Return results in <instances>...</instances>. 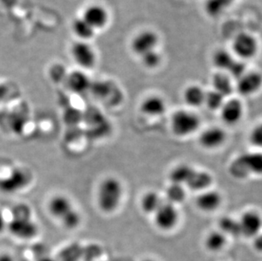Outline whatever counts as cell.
Segmentation results:
<instances>
[{
    "label": "cell",
    "mask_w": 262,
    "mask_h": 261,
    "mask_svg": "<svg viewBox=\"0 0 262 261\" xmlns=\"http://www.w3.org/2000/svg\"><path fill=\"white\" fill-rule=\"evenodd\" d=\"M68 85L72 91L77 94H83L88 91L90 86L91 82L89 77L85 74L84 72L77 71L72 72L68 77Z\"/></svg>",
    "instance_id": "cell-21"
},
{
    "label": "cell",
    "mask_w": 262,
    "mask_h": 261,
    "mask_svg": "<svg viewBox=\"0 0 262 261\" xmlns=\"http://www.w3.org/2000/svg\"><path fill=\"white\" fill-rule=\"evenodd\" d=\"M205 91L198 85H190L183 92V99L186 104L193 108L203 105L205 101Z\"/></svg>",
    "instance_id": "cell-19"
},
{
    "label": "cell",
    "mask_w": 262,
    "mask_h": 261,
    "mask_svg": "<svg viewBox=\"0 0 262 261\" xmlns=\"http://www.w3.org/2000/svg\"><path fill=\"white\" fill-rule=\"evenodd\" d=\"M218 226L221 232L227 236H237L241 235L238 219H235L232 216H223L218 222Z\"/></svg>",
    "instance_id": "cell-26"
},
{
    "label": "cell",
    "mask_w": 262,
    "mask_h": 261,
    "mask_svg": "<svg viewBox=\"0 0 262 261\" xmlns=\"http://www.w3.org/2000/svg\"><path fill=\"white\" fill-rule=\"evenodd\" d=\"M212 60L213 64L215 67H217L218 69L228 72V70L229 69V67L233 64L235 59L228 51L217 50L213 55Z\"/></svg>",
    "instance_id": "cell-29"
},
{
    "label": "cell",
    "mask_w": 262,
    "mask_h": 261,
    "mask_svg": "<svg viewBox=\"0 0 262 261\" xmlns=\"http://www.w3.org/2000/svg\"><path fill=\"white\" fill-rule=\"evenodd\" d=\"M212 183L213 177L210 172L194 169L188 182L186 183L185 187L193 191L201 192L210 189Z\"/></svg>",
    "instance_id": "cell-17"
},
{
    "label": "cell",
    "mask_w": 262,
    "mask_h": 261,
    "mask_svg": "<svg viewBox=\"0 0 262 261\" xmlns=\"http://www.w3.org/2000/svg\"><path fill=\"white\" fill-rule=\"evenodd\" d=\"M5 94H6V89H5V86L0 85V100L5 96Z\"/></svg>",
    "instance_id": "cell-36"
},
{
    "label": "cell",
    "mask_w": 262,
    "mask_h": 261,
    "mask_svg": "<svg viewBox=\"0 0 262 261\" xmlns=\"http://www.w3.org/2000/svg\"><path fill=\"white\" fill-rule=\"evenodd\" d=\"M48 210L68 230L76 229L82 222L81 214L74 207L72 200L63 194L55 195L50 199L48 203Z\"/></svg>",
    "instance_id": "cell-3"
},
{
    "label": "cell",
    "mask_w": 262,
    "mask_h": 261,
    "mask_svg": "<svg viewBox=\"0 0 262 261\" xmlns=\"http://www.w3.org/2000/svg\"><path fill=\"white\" fill-rule=\"evenodd\" d=\"M72 29L75 34L80 37L82 41L90 39L94 37L95 29H94L83 18H77L72 24Z\"/></svg>",
    "instance_id": "cell-27"
},
{
    "label": "cell",
    "mask_w": 262,
    "mask_h": 261,
    "mask_svg": "<svg viewBox=\"0 0 262 261\" xmlns=\"http://www.w3.org/2000/svg\"><path fill=\"white\" fill-rule=\"evenodd\" d=\"M229 173L237 179H245L251 175L262 176V152L243 154L229 166Z\"/></svg>",
    "instance_id": "cell-4"
},
{
    "label": "cell",
    "mask_w": 262,
    "mask_h": 261,
    "mask_svg": "<svg viewBox=\"0 0 262 261\" xmlns=\"http://www.w3.org/2000/svg\"><path fill=\"white\" fill-rule=\"evenodd\" d=\"M213 89L223 97L230 96L233 94V86L232 78L224 73H216L212 78Z\"/></svg>",
    "instance_id": "cell-23"
},
{
    "label": "cell",
    "mask_w": 262,
    "mask_h": 261,
    "mask_svg": "<svg viewBox=\"0 0 262 261\" xmlns=\"http://www.w3.org/2000/svg\"><path fill=\"white\" fill-rule=\"evenodd\" d=\"M142 62L144 67L148 69H154L159 67L161 62V57L156 50H153L141 56Z\"/></svg>",
    "instance_id": "cell-30"
},
{
    "label": "cell",
    "mask_w": 262,
    "mask_h": 261,
    "mask_svg": "<svg viewBox=\"0 0 262 261\" xmlns=\"http://www.w3.org/2000/svg\"><path fill=\"white\" fill-rule=\"evenodd\" d=\"M227 244V236L220 230L209 232L205 239V246L210 252H219Z\"/></svg>",
    "instance_id": "cell-24"
},
{
    "label": "cell",
    "mask_w": 262,
    "mask_h": 261,
    "mask_svg": "<svg viewBox=\"0 0 262 261\" xmlns=\"http://www.w3.org/2000/svg\"><path fill=\"white\" fill-rule=\"evenodd\" d=\"M253 246L255 250L258 252H262V232L253 237Z\"/></svg>",
    "instance_id": "cell-33"
},
{
    "label": "cell",
    "mask_w": 262,
    "mask_h": 261,
    "mask_svg": "<svg viewBox=\"0 0 262 261\" xmlns=\"http://www.w3.org/2000/svg\"><path fill=\"white\" fill-rule=\"evenodd\" d=\"M222 121L229 126H234L242 120L245 108L239 99H231L225 101L221 108Z\"/></svg>",
    "instance_id": "cell-13"
},
{
    "label": "cell",
    "mask_w": 262,
    "mask_h": 261,
    "mask_svg": "<svg viewBox=\"0 0 262 261\" xmlns=\"http://www.w3.org/2000/svg\"><path fill=\"white\" fill-rule=\"evenodd\" d=\"M240 234L245 237H255L261 232L262 215L253 209H249L244 212L239 219Z\"/></svg>",
    "instance_id": "cell-8"
},
{
    "label": "cell",
    "mask_w": 262,
    "mask_h": 261,
    "mask_svg": "<svg viewBox=\"0 0 262 261\" xmlns=\"http://www.w3.org/2000/svg\"><path fill=\"white\" fill-rule=\"evenodd\" d=\"M166 111V101L161 97L151 95L142 101V113L149 117H158L162 116Z\"/></svg>",
    "instance_id": "cell-18"
},
{
    "label": "cell",
    "mask_w": 262,
    "mask_h": 261,
    "mask_svg": "<svg viewBox=\"0 0 262 261\" xmlns=\"http://www.w3.org/2000/svg\"><path fill=\"white\" fill-rule=\"evenodd\" d=\"M165 195H166V202L177 206V205L183 203L185 200V187L183 185L170 183V185L166 187Z\"/></svg>",
    "instance_id": "cell-25"
},
{
    "label": "cell",
    "mask_w": 262,
    "mask_h": 261,
    "mask_svg": "<svg viewBox=\"0 0 262 261\" xmlns=\"http://www.w3.org/2000/svg\"><path fill=\"white\" fill-rule=\"evenodd\" d=\"M233 51L241 59H251L258 50L257 41L252 35L240 33L235 37L233 44Z\"/></svg>",
    "instance_id": "cell-9"
},
{
    "label": "cell",
    "mask_w": 262,
    "mask_h": 261,
    "mask_svg": "<svg viewBox=\"0 0 262 261\" xmlns=\"http://www.w3.org/2000/svg\"><path fill=\"white\" fill-rule=\"evenodd\" d=\"M0 261H15L12 255L8 253L0 254Z\"/></svg>",
    "instance_id": "cell-35"
},
{
    "label": "cell",
    "mask_w": 262,
    "mask_h": 261,
    "mask_svg": "<svg viewBox=\"0 0 262 261\" xmlns=\"http://www.w3.org/2000/svg\"><path fill=\"white\" fill-rule=\"evenodd\" d=\"M37 261H55V259L50 258V257H42L41 259Z\"/></svg>",
    "instance_id": "cell-37"
},
{
    "label": "cell",
    "mask_w": 262,
    "mask_h": 261,
    "mask_svg": "<svg viewBox=\"0 0 262 261\" xmlns=\"http://www.w3.org/2000/svg\"><path fill=\"white\" fill-rule=\"evenodd\" d=\"M8 222H6L5 215L2 211H0V233H2L5 231V228H7Z\"/></svg>",
    "instance_id": "cell-34"
},
{
    "label": "cell",
    "mask_w": 262,
    "mask_h": 261,
    "mask_svg": "<svg viewBox=\"0 0 262 261\" xmlns=\"http://www.w3.org/2000/svg\"><path fill=\"white\" fill-rule=\"evenodd\" d=\"M82 18L94 29L102 28L108 23V13L104 7L100 5H90L84 10Z\"/></svg>",
    "instance_id": "cell-16"
},
{
    "label": "cell",
    "mask_w": 262,
    "mask_h": 261,
    "mask_svg": "<svg viewBox=\"0 0 262 261\" xmlns=\"http://www.w3.org/2000/svg\"><path fill=\"white\" fill-rule=\"evenodd\" d=\"M249 140L253 146L262 148V121L251 130Z\"/></svg>",
    "instance_id": "cell-32"
},
{
    "label": "cell",
    "mask_w": 262,
    "mask_h": 261,
    "mask_svg": "<svg viewBox=\"0 0 262 261\" xmlns=\"http://www.w3.org/2000/svg\"><path fill=\"white\" fill-rule=\"evenodd\" d=\"M11 214L12 218L7 226L10 234L21 240H30L38 234V227L32 219L28 205H16L13 208Z\"/></svg>",
    "instance_id": "cell-2"
},
{
    "label": "cell",
    "mask_w": 262,
    "mask_h": 261,
    "mask_svg": "<svg viewBox=\"0 0 262 261\" xmlns=\"http://www.w3.org/2000/svg\"><path fill=\"white\" fill-rule=\"evenodd\" d=\"M228 76L231 78H234L238 80L240 77H243L246 73V66L243 62L238 61L235 59L233 64H231L229 69L228 70Z\"/></svg>",
    "instance_id": "cell-31"
},
{
    "label": "cell",
    "mask_w": 262,
    "mask_h": 261,
    "mask_svg": "<svg viewBox=\"0 0 262 261\" xmlns=\"http://www.w3.org/2000/svg\"><path fill=\"white\" fill-rule=\"evenodd\" d=\"M154 222L158 229L163 232H169L178 226L180 214L176 205L164 200L156 213L153 214Z\"/></svg>",
    "instance_id": "cell-6"
},
{
    "label": "cell",
    "mask_w": 262,
    "mask_h": 261,
    "mask_svg": "<svg viewBox=\"0 0 262 261\" xmlns=\"http://www.w3.org/2000/svg\"><path fill=\"white\" fill-rule=\"evenodd\" d=\"M223 203V196L216 190L207 189L200 192L196 199V206L201 211L210 213L219 209Z\"/></svg>",
    "instance_id": "cell-15"
},
{
    "label": "cell",
    "mask_w": 262,
    "mask_h": 261,
    "mask_svg": "<svg viewBox=\"0 0 262 261\" xmlns=\"http://www.w3.org/2000/svg\"><path fill=\"white\" fill-rule=\"evenodd\" d=\"M225 103V97L215 91L214 89L205 92V101L204 104L210 111H220Z\"/></svg>",
    "instance_id": "cell-28"
},
{
    "label": "cell",
    "mask_w": 262,
    "mask_h": 261,
    "mask_svg": "<svg viewBox=\"0 0 262 261\" xmlns=\"http://www.w3.org/2000/svg\"><path fill=\"white\" fill-rule=\"evenodd\" d=\"M72 54L77 64L84 69H90L96 63V54L94 49L85 41L72 45Z\"/></svg>",
    "instance_id": "cell-10"
},
{
    "label": "cell",
    "mask_w": 262,
    "mask_h": 261,
    "mask_svg": "<svg viewBox=\"0 0 262 261\" xmlns=\"http://www.w3.org/2000/svg\"><path fill=\"white\" fill-rule=\"evenodd\" d=\"M123 185L118 178L107 177L97 189V205L104 214H112L121 205L123 198Z\"/></svg>",
    "instance_id": "cell-1"
},
{
    "label": "cell",
    "mask_w": 262,
    "mask_h": 261,
    "mask_svg": "<svg viewBox=\"0 0 262 261\" xmlns=\"http://www.w3.org/2000/svg\"><path fill=\"white\" fill-rule=\"evenodd\" d=\"M29 178L25 170L15 168L10 171V174L0 179V191L13 194L24 189L28 183Z\"/></svg>",
    "instance_id": "cell-7"
},
{
    "label": "cell",
    "mask_w": 262,
    "mask_h": 261,
    "mask_svg": "<svg viewBox=\"0 0 262 261\" xmlns=\"http://www.w3.org/2000/svg\"><path fill=\"white\" fill-rule=\"evenodd\" d=\"M164 200L156 191L146 192L141 199V209L145 214H154L160 208Z\"/></svg>",
    "instance_id": "cell-22"
},
{
    "label": "cell",
    "mask_w": 262,
    "mask_h": 261,
    "mask_svg": "<svg viewBox=\"0 0 262 261\" xmlns=\"http://www.w3.org/2000/svg\"><path fill=\"white\" fill-rule=\"evenodd\" d=\"M194 170V168L188 164L182 163L177 165L171 169L169 173V180L171 183L174 184L183 185L185 187V184L190 178L191 174Z\"/></svg>",
    "instance_id": "cell-20"
},
{
    "label": "cell",
    "mask_w": 262,
    "mask_h": 261,
    "mask_svg": "<svg viewBox=\"0 0 262 261\" xmlns=\"http://www.w3.org/2000/svg\"><path fill=\"white\" fill-rule=\"evenodd\" d=\"M262 88V75L260 72H246L237 80L236 89L238 94L247 97L256 94Z\"/></svg>",
    "instance_id": "cell-14"
},
{
    "label": "cell",
    "mask_w": 262,
    "mask_h": 261,
    "mask_svg": "<svg viewBox=\"0 0 262 261\" xmlns=\"http://www.w3.org/2000/svg\"><path fill=\"white\" fill-rule=\"evenodd\" d=\"M200 116L193 111L179 110L172 114L171 128L174 135L184 138L196 133L201 127Z\"/></svg>",
    "instance_id": "cell-5"
},
{
    "label": "cell",
    "mask_w": 262,
    "mask_h": 261,
    "mask_svg": "<svg viewBox=\"0 0 262 261\" xmlns=\"http://www.w3.org/2000/svg\"><path fill=\"white\" fill-rule=\"evenodd\" d=\"M158 42L159 37L156 32L144 31L139 32L132 41V50L137 55L141 57L147 53L156 50Z\"/></svg>",
    "instance_id": "cell-12"
},
{
    "label": "cell",
    "mask_w": 262,
    "mask_h": 261,
    "mask_svg": "<svg viewBox=\"0 0 262 261\" xmlns=\"http://www.w3.org/2000/svg\"><path fill=\"white\" fill-rule=\"evenodd\" d=\"M143 261H157V260H156V259H146Z\"/></svg>",
    "instance_id": "cell-38"
},
{
    "label": "cell",
    "mask_w": 262,
    "mask_h": 261,
    "mask_svg": "<svg viewBox=\"0 0 262 261\" xmlns=\"http://www.w3.org/2000/svg\"><path fill=\"white\" fill-rule=\"evenodd\" d=\"M227 140V133L220 126H210L201 133L199 143L205 149H215L220 148Z\"/></svg>",
    "instance_id": "cell-11"
}]
</instances>
